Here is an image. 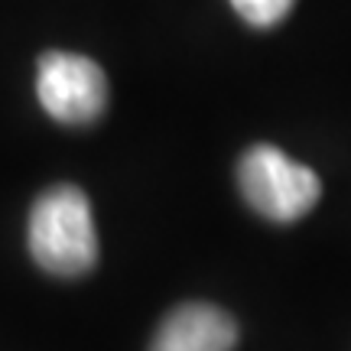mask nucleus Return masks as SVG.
<instances>
[{
  "instance_id": "obj_1",
  "label": "nucleus",
  "mask_w": 351,
  "mask_h": 351,
  "mask_svg": "<svg viewBox=\"0 0 351 351\" xmlns=\"http://www.w3.org/2000/svg\"><path fill=\"white\" fill-rule=\"evenodd\" d=\"M29 254L56 276H82L98 261V234L88 195L72 182L46 189L29 212Z\"/></svg>"
},
{
  "instance_id": "obj_2",
  "label": "nucleus",
  "mask_w": 351,
  "mask_h": 351,
  "mask_svg": "<svg viewBox=\"0 0 351 351\" xmlns=\"http://www.w3.org/2000/svg\"><path fill=\"white\" fill-rule=\"evenodd\" d=\"M238 186L254 212L270 221H296L322 195L319 176L270 143H257L241 156Z\"/></svg>"
},
{
  "instance_id": "obj_3",
  "label": "nucleus",
  "mask_w": 351,
  "mask_h": 351,
  "mask_svg": "<svg viewBox=\"0 0 351 351\" xmlns=\"http://www.w3.org/2000/svg\"><path fill=\"white\" fill-rule=\"evenodd\" d=\"M36 98L59 124H91L108 108V78L95 59L49 49L36 62Z\"/></svg>"
},
{
  "instance_id": "obj_4",
  "label": "nucleus",
  "mask_w": 351,
  "mask_h": 351,
  "mask_svg": "<svg viewBox=\"0 0 351 351\" xmlns=\"http://www.w3.org/2000/svg\"><path fill=\"white\" fill-rule=\"evenodd\" d=\"M238 345L234 319L208 302H186L166 315L150 351H231Z\"/></svg>"
},
{
  "instance_id": "obj_5",
  "label": "nucleus",
  "mask_w": 351,
  "mask_h": 351,
  "mask_svg": "<svg viewBox=\"0 0 351 351\" xmlns=\"http://www.w3.org/2000/svg\"><path fill=\"white\" fill-rule=\"evenodd\" d=\"M296 0H231V7L238 10V16L251 26H276Z\"/></svg>"
}]
</instances>
